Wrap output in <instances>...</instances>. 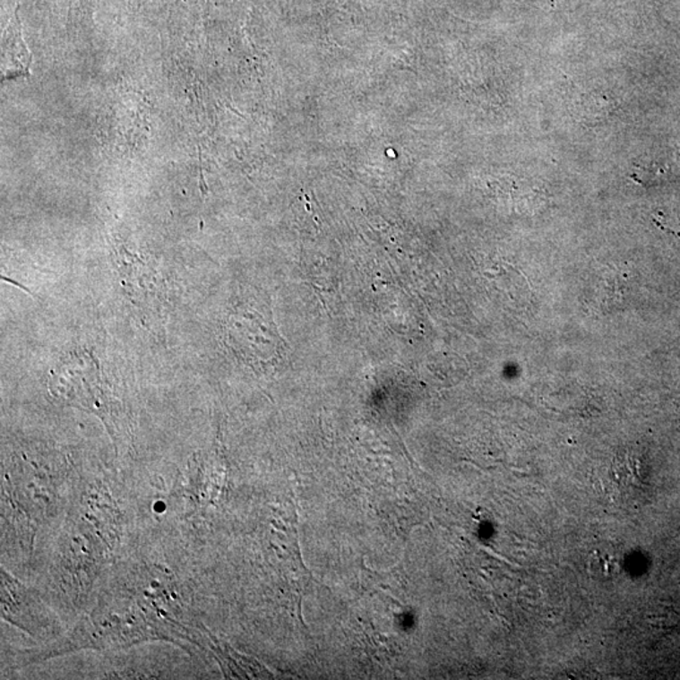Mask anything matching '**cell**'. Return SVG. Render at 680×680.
<instances>
[{"mask_svg": "<svg viewBox=\"0 0 680 680\" xmlns=\"http://www.w3.org/2000/svg\"><path fill=\"white\" fill-rule=\"evenodd\" d=\"M2 614L9 623L21 627L30 636L47 632L45 611L30 598L26 587L2 570Z\"/></svg>", "mask_w": 680, "mask_h": 680, "instance_id": "cell-1", "label": "cell"}, {"mask_svg": "<svg viewBox=\"0 0 680 680\" xmlns=\"http://www.w3.org/2000/svg\"><path fill=\"white\" fill-rule=\"evenodd\" d=\"M619 566L616 555L607 551H596L592 554L591 562H590L592 573L604 574V576H613Z\"/></svg>", "mask_w": 680, "mask_h": 680, "instance_id": "cell-2", "label": "cell"}]
</instances>
